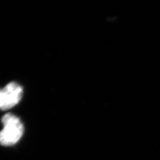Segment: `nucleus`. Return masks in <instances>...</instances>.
<instances>
[{
    "instance_id": "obj_2",
    "label": "nucleus",
    "mask_w": 160,
    "mask_h": 160,
    "mask_svg": "<svg viewBox=\"0 0 160 160\" xmlns=\"http://www.w3.org/2000/svg\"><path fill=\"white\" fill-rule=\"evenodd\" d=\"M23 88L16 82H11L0 88V110L11 109L20 102L23 96Z\"/></svg>"
},
{
    "instance_id": "obj_1",
    "label": "nucleus",
    "mask_w": 160,
    "mask_h": 160,
    "mask_svg": "<svg viewBox=\"0 0 160 160\" xmlns=\"http://www.w3.org/2000/svg\"><path fill=\"white\" fill-rule=\"evenodd\" d=\"M3 129L0 131V144L11 146L18 142L23 136L24 126L16 116L7 113L1 119Z\"/></svg>"
}]
</instances>
